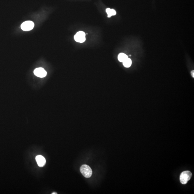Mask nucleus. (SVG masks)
I'll return each instance as SVG.
<instances>
[{"mask_svg":"<svg viewBox=\"0 0 194 194\" xmlns=\"http://www.w3.org/2000/svg\"><path fill=\"white\" fill-rule=\"evenodd\" d=\"M80 171L83 175L86 178H89L91 176L93 171L91 169L88 165H83L80 168Z\"/></svg>","mask_w":194,"mask_h":194,"instance_id":"f257e3e1","label":"nucleus"},{"mask_svg":"<svg viewBox=\"0 0 194 194\" xmlns=\"http://www.w3.org/2000/svg\"><path fill=\"white\" fill-rule=\"evenodd\" d=\"M192 174L189 171H184L180 175V180L181 183L185 184L191 179Z\"/></svg>","mask_w":194,"mask_h":194,"instance_id":"f03ea898","label":"nucleus"},{"mask_svg":"<svg viewBox=\"0 0 194 194\" xmlns=\"http://www.w3.org/2000/svg\"><path fill=\"white\" fill-rule=\"evenodd\" d=\"M34 23L32 21H26L24 22L21 25L22 29L24 31H29L34 28Z\"/></svg>","mask_w":194,"mask_h":194,"instance_id":"7ed1b4c3","label":"nucleus"},{"mask_svg":"<svg viewBox=\"0 0 194 194\" xmlns=\"http://www.w3.org/2000/svg\"><path fill=\"white\" fill-rule=\"evenodd\" d=\"M74 39L76 42L80 43L84 42L86 39L85 33L82 31L77 32L74 36Z\"/></svg>","mask_w":194,"mask_h":194,"instance_id":"20e7f679","label":"nucleus"},{"mask_svg":"<svg viewBox=\"0 0 194 194\" xmlns=\"http://www.w3.org/2000/svg\"><path fill=\"white\" fill-rule=\"evenodd\" d=\"M34 72L35 75L39 77H45L47 75V72L42 68H36L34 70Z\"/></svg>","mask_w":194,"mask_h":194,"instance_id":"39448f33","label":"nucleus"},{"mask_svg":"<svg viewBox=\"0 0 194 194\" xmlns=\"http://www.w3.org/2000/svg\"><path fill=\"white\" fill-rule=\"evenodd\" d=\"M36 160L38 165L40 167L45 165L46 163V160L44 157L41 155H38L36 157Z\"/></svg>","mask_w":194,"mask_h":194,"instance_id":"423d86ee","label":"nucleus"},{"mask_svg":"<svg viewBox=\"0 0 194 194\" xmlns=\"http://www.w3.org/2000/svg\"><path fill=\"white\" fill-rule=\"evenodd\" d=\"M128 56L123 53H121L118 56V59L120 62H123L128 58Z\"/></svg>","mask_w":194,"mask_h":194,"instance_id":"0eeeda50","label":"nucleus"},{"mask_svg":"<svg viewBox=\"0 0 194 194\" xmlns=\"http://www.w3.org/2000/svg\"><path fill=\"white\" fill-rule=\"evenodd\" d=\"M123 63V66L126 68L130 67L131 66L132 63L131 60L128 58L125 59Z\"/></svg>","mask_w":194,"mask_h":194,"instance_id":"6e6552de","label":"nucleus"},{"mask_svg":"<svg viewBox=\"0 0 194 194\" xmlns=\"http://www.w3.org/2000/svg\"><path fill=\"white\" fill-rule=\"evenodd\" d=\"M106 11L107 14H108V17H110L112 16L111 9L108 8L106 9Z\"/></svg>","mask_w":194,"mask_h":194,"instance_id":"1a4fd4ad","label":"nucleus"},{"mask_svg":"<svg viewBox=\"0 0 194 194\" xmlns=\"http://www.w3.org/2000/svg\"><path fill=\"white\" fill-rule=\"evenodd\" d=\"M112 16H114V15H116V11L114 9H112Z\"/></svg>","mask_w":194,"mask_h":194,"instance_id":"9d476101","label":"nucleus"},{"mask_svg":"<svg viewBox=\"0 0 194 194\" xmlns=\"http://www.w3.org/2000/svg\"><path fill=\"white\" fill-rule=\"evenodd\" d=\"M191 74H192V76L193 77H194V71H192V72H191Z\"/></svg>","mask_w":194,"mask_h":194,"instance_id":"9b49d317","label":"nucleus"},{"mask_svg":"<svg viewBox=\"0 0 194 194\" xmlns=\"http://www.w3.org/2000/svg\"><path fill=\"white\" fill-rule=\"evenodd\" d=\"M52 194H57V193H52Z\"/></svg>","mask_w":194,"mask_h":194,"instance_id":"f8f14e48","label":"nucleus"}]
</instances>
